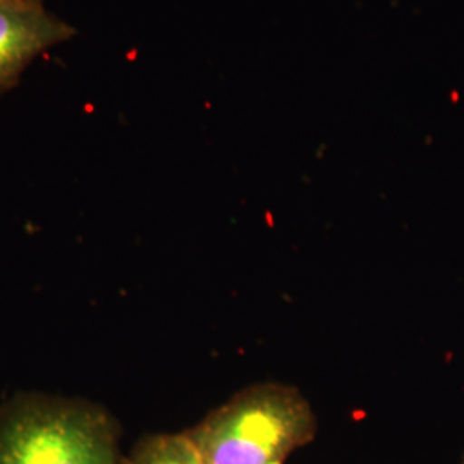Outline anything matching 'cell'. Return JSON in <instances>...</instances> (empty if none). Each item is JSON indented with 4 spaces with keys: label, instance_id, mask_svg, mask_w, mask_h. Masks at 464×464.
I'll return each instance as SVG.
<instances>
[{
    "label": "cell",
    "instance_id": "cell-6",
    "mask_svg": "<svg viewBox=\"0 0 464 464\" xmlns=\"http://www.w3.org/2000/svg\"><path fill=\"white\" fill-rule=\"evenodd\" d=\"M463 464H464V461H463Z\"/></svg>",
    "mask_w": 464,
    "mask_h": 464
},
{
    "label": "cell",
    "instance_id": "cell-2",
    "mask_svg": "<svg viewBox=\"0 0 464 464\" xmlns=\"http://www.w3.org/2000/svg\"><path fill=\"white\" fill-rule=\"evenodd\" d=\"M121 427L99 402L19 392L0 404V464H121Z\"/></svg>",
    "mask_w": 464,
    "mask_h": 464
},
{
    "label": "cell",
    "instance_id": "cell-3",
    "mask_svg": "<svg viewBox=\"0 0 464 464\" xmlns=\"http://www.w3.org/2000/svg\"><path fill=\"white\" fill-rule=\"evenodd\" d=\"M76 30L44 5L0 2V95L13 90L24 71Z\"/></svg>",
    "mask_w": 464,
    "mask_h": 464
},
{
    "label": "cell",
    "instance_id": "cell-1",
    "mask_svg": "<svg viewBox=\"0 0 464 464\" xmlns=\"http://www.w3.org/2000/svg\"><path fill=\"white\" fill-rule=\"evenodd\" d=\"M316 429L298 389L266 382L239 391L184 433L207 464H284Z\"/></svg>",
    "mask_w": 464,
    "mask_h": 464
},
{
    "label": "cell",
    "instance_id": "cell-5",
    "mask_svg": "<svg viewBox=\"0 0 464 464\" xmlns=\"http://www.w3.org/2000/svg\"><path fill=\"white\" fill-rule=\"evenodd\" d=\"M4 4H34V5H44V0H0Z\"/></svg>",
    "mask_w": 464,
    "mask_h": 464
},
{
    "label": "cell",
    "instance_id": "cell-4",
    "mask_svg": "<svg viewBox=\"0 0 464 464\" xmlns=\"http://www.w3.org/2000/svg\"><path fill=\"white\" fill-rule=\"evenodd\" d=\"M121 464H207L186 433H150L141 437Z\"/></svg>",
    "mask_w": 464,
    "mask_h": 464
}]
</instances>
